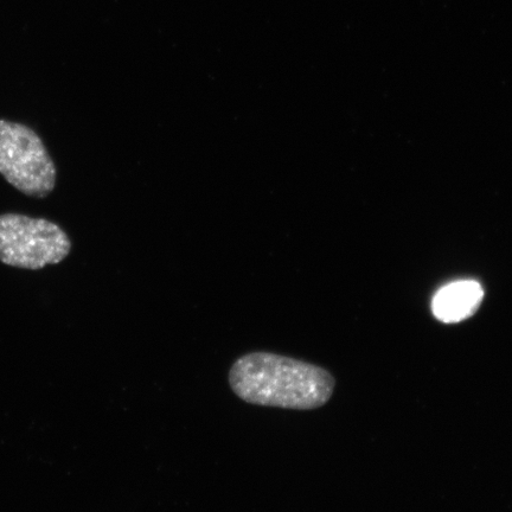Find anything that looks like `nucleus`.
I'll return each mask as SVG.
<instances>
[{
	"label": "nucleus",
	"mask_w": 512,
	"mask_h": 512,
	"mask_svg": "<svg viewBox=\"0 0 512 512\" xmlns=\"http://www.w3.org/2000/svg\"><path fill=\"white\" fill-rule=\"evenodd\" d=\"M229 384L238 398L251 405L294 411L324 406L335 389L329 371L265 351L240 357L230 368Z\"/></svg>",
	"instance_id": "f257e3e1"
},
{
	"label": "nucleus",
	"mask_w": 512,
	"mask_h": 512,
	"mask_svg": "<svg viewBox=\"0 0 512 512\" xmlns=\"http://www.w3.org/2000/svg\"><path fill=\"white\" fill-rule=\"evenodd\" d=\"M0 175L25 196L43 200L56 187L57 170L31 127L0 119Z\"/></svg>",
	"instance_id": "f03ea898"
},
{
	"label": "nucleus",
	"mask_w": 512,
	"mask_h": 512,
	"mask_svg": "<svg viewBox=\"0 0 512 512\" xmlns=\"http://www.w3.org/2000/svg\"><path fill=\"white\" fill-rule=\"evenodd\" d=\"M70 252L72 241L59 224L23 214L0 215V262L4 265L40 271L61 264Z\"/></svg>",
	"instance_id": "7ed1b4c3"
},
{
	"label": "nucleus",
	"mask_w": 512,
	"mask_h": 512,
	"mask_svg": "<svg viewBox=\"0 0 512 512\" xmlns=\"http://www.w3.org/2000/svg\"><path fill=\"white\" fill-rule=\"evenodd\" d=\"M484 291L475 280H460L448 284L435 294L434 316L444 323H459L475 315L482 304Z\"/></svg>",
	"instance_id": "20e7f679"
}]
</instances>
